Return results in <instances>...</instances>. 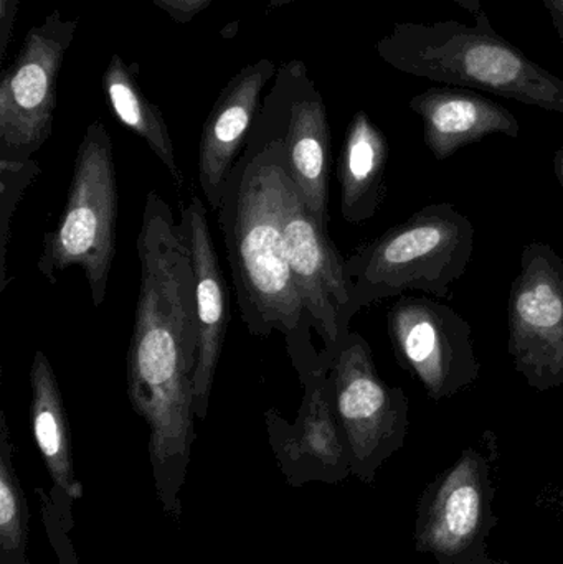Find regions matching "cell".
<instances>
[{
	"mask_svg": "<svg viewBox=\"0 0 563 564\" xmlns=\"http://www.w3.org/2000/svg\"><path fill=\"white\" fill-rule=\"evenodd\" d=\"M393 354L433 401L448 400L481 373L473 330L459 312L419 295H400L387 314Z\"/></svg>",
	"mask_w": 563,
	"mask_h": 564,
	"instance_id": "cell-10",
	"label": "cell"
},
{
	"mask_svg": "<svg viewBox=\"0 0 563 564\" xmlns=\"http://www.w3.org/2000/svg\"><path fill=\"white\" fill-rule=\"evenodd\" d=\"M260 111L273 122L284 142L291 177L311 217L329 231L331 128L327 109L306 63L278 65L273 86Z\"/></svg>",
	"mask_w": 563,
	"mask_h": 564,
	"instance_id": "cell-11",
	"label": "cell"
},
{
	"mask_svg": "<svg viewBox=\"0 0 563 564\" xmlns=\"http://www.w3.org/2000/svg\"><path fill=\"white\" fill-rule=\"evenodd\" d=\"M495 449L469 446L426 484L416 503L415 550L439 564H498L488 539L498 525L491 479Z\"/></svg>",
	"mask_w": 563,
	"mask_h": 564,
	"instance_id": "cell-6",
	"label": "cell"
},
{
	"mask_svg": "<svg viewBox=\"0 0 563 564\" xmlns=\"http://www.w3.org/2000/svg\"><path fill=\"white\" fill-rule=\"evenodd\" d=\"M0 542L6 553L25 552L26 507L13 467L6 413L0 414Z\"/></svg>",
	"mask_w": 563,
	"mask_h": 564,
	"instance_id": "cell-20",
	"label": "cell"
},
{
	"mask_svg": "<svg viewBox=\"0 0 563 564\" xmlns=\"http://www.w3.org/2000/svg\"><path fill=\"white\" fill-rule=\"evenodd\" d=\"M79 19L53 10L26 32L0 82V161L26 162L53 132L58 75Z\"/></svg>",
	"mask_w": 563,
	"mask_h": 564,
	"instance_id": "cell-8",
	"label": "cell"
},
{
	"mask_svg": "<svg viewBox=\"0 0 563 564\" xmlns=\"http://www.w3.org/2000/svg\"><path fill=\"white\" fill-rule=\"evenodd\" d=\"M214 0H152L158 9L167 13L174 22L181 25L191 23L198 13L204 12Z\"/></svg>",
	"mask_w": 563,
	"mask_h": 564,
	"instance_id": "cell-22",
	"label": "cell"
},
{
	"mask_svg": "<svg viewBox=\"0 0 563 564\" xmlns=\"http://www.w3.org/2000/svg\"><path fill=\"white\" fill-rule=\"evenodd\" d=\"M334 410L346 437L353 476L373 484L380 467L402 449L409 434V398L390 387L373 364L366 338L350 332L329 370Z\"/></svg>",
	"mask_w": 563,
	"mask_h": 564,
	"instance_id": "cell-7",
	"label": "cell"
},
{
	"mask_svg": "<svg viewBox=\"0 0 563 564\" xmlns=\"http://www.w3.org/2000/svg\"><path fill=\"white\" fill-rule=\"evenodd\" d=\"M300 2V0H270L268 10L278 9V7L290 6V3Z\"/></svg>",
	"mask_w": 563,
	"mask_h": 564,
	"instance_id": "cell-27",
	"label": "cell"
},
{
	"mask_svg": "<svg viewBox=\"0 0 563 564\" xmlns=\"http://www.w3.org/2000/svg\"><path fill=\"white\" fill-rule=\"evenodd\" d=\"M141 263L128 350V398L149 427V453L162 490L184 479L194 433L197 302L191 250L167 202L151 191L138 237Z\"/></svg>",
	"mask_w": 563,
	"mask_h": 564,
	"instance_id": "cell-1",
	"label": "cell"
},
{
	"mask_svg": "<svg viewBox=\"0 0 563 564\" xmlns=\"http://www.w3.org/2000/svg\"><path fill=\"white\" fill-rule=\"evenodd\" d=\"M389 155L386 134L366 111H357L347 126L339 155L340 214L347 224L376 217L387 195Z\"/></svg>",
	"mask_w": 563,
	"mask_h": 564,
	"instance_id": "cell-17",
	"label": "cell"
},
{
	"mask_svg": "<svg viewBox=\"0 0 563 564\" xmlns=\"http://www.w3.org/2000/svg\"><path fill=\"white\" fill-rule=\"evenodd\" d=\"M40 175L39 162H6L0 161V292L9 284L7 276V251H9L10 225L13 214L22 200L26 188Z\"/></svg>",
	"mask_w": 563,
	"mask_h": 564,
	"instance_id": "cell-21",
	"label": "cell"
},
{
	"mask_svg": "<svg viewBox=\"0 0 563 564\" xmlns=\"http://www.w3.org/2000/svg\"><path fill=\"white\" fill-rule=\"evenodd\" d=\"M102 91L116 119L138 134L155 158L165 165L177 192H184L185 177L175 158L174 142L161 108L155 106L139 86L136 69L115 53L102 73Z\"/></svg>",
	"mask_w": 563,
	"mask_h": 564,
	"instance_id": "cell-19",
	"label": "cell"
},
{
	"mask_svg": "<svg viewBox=\"0 0 563 564\" xmlns=\"http://www.w3.org/2000/svg\"><path fill=\"white\" fill-rule=\"evenodd\" d=\"M178 224L191 250L197 302L198 355L194 375V413L198 420H205L230 322V294L218 263L204 202L194 195L188 204L182 202L178 205Z\"/></svg>",
	"mask_w": 563,
	"mask_h": 564,
	"instance_id": "cell-15",
	"label": "cell"
},
{
	"mask_svg": "<svg viewBox=\"0 0 563 564\" xmlns=\"http://www.w3.org/2000/svg\"><path fill=\"white\" fill-rule=\"evenodd\" d=\"M278 65L261 58L243 66L227 83L212 106L198 142V184L212 210H220L225 185L264 98V88L277 76Z\"/></svg>",
	"mask_w": 563,
	"mask_h": 564,
	"instance_id": "cell-14",
	"label": "cell"
},
{
	"mask_svg": "<svg viewBox=\"0 0 563 564\" xmlns=\"http://www.w3.org/2000/svg\"><path fill=\"white\" fill-rule=\"evenodd\" d=\"M475 227L452 204L436 202L357 248L346 260L350 315L407 291L448 297L472 263Z\"/></svg>",
	"mask_w": 563,
	"mask_h": 564,
	"instance_id": "cell-4",
	"label": "cell"
},
{
	"mask_svg": "<svg viewBox=\"0 0 563 564\" xmlns=\"http://www.w3.org/2000/svg\"><path fill=\"white\" fill-rule=\"evenodd\" d=\"M119 194L112 141L101 121L91 122L76 151L72 182L58 224L43 238L40 274L56 284L59 274L78 267L85 273L93 305L101 307L116 254Z\"/></svg>",
	"mask_w": 563,
	"mask_h": 564,
	"instance_id": "cell-5",
	"label": "cell"
},
{
	"mask_svg": "<svg viewBox=\"0 0 563 564\" xmlns=\"http://www.w3.org/2000/svg\"><path fill=\"white\" fill-rule=\"evenodd\" d=\"M283 224L294 284L314 332L323 340L324 367L331 370L349 337L353 321L346 260L331 240L329 231L323 230L311 217L291 172L284 195Z\"/></svg>",
	"mask_w": 563,
	"mask_h": 564,
	"instance_id": "cell-12",
	"label": "cell"
},
{
	"mask_svg": "<svg viewBox=\"0 0 563 564\" xmlns=\"http://www.w3.org/2000/svg\"><path fill=\"white\" fill-rule=\"evenodd\" d=\"M539 2L545 7L549 15H551L552 23H554L563 43V0H539Z\"/></svg>",
	"mask_w": 563,
	"mask_h": 564,
	"instance_id": "cell-24",
	"label": "cell"
},
{
	"mask_svg": "<svg viewBox=\"0 0 563 564\" xmlns=\"http://www.w3.org/2000/svg\"><path fill=\"white\" fill-rule=\"evenodd\" d=\"M508 350L535 391L563 387V260L551 245L531 241L508 302Z\"/></svg>",
	"mask_w": 563,
	"mask_h": 564,
	"instance_id": "cell-9",
	"label": "cell"
},
{
	"mask_svg": "<svg viewBox=\"0 0 563 564\" xmlns=\"http://www.w3.org/2000/svg\"><path fill=\"white\" fill-rule=\"evenodd\" d=\"M30 420L36 447L45 460L53 482L69 499L83 497V486L75 477L72 459V441L65 403L55 371L42 350L33 355L30 367Z\"/></svg>",
	"mask_w": 563,
	"mask_h": 564,
	"instance_id": "cell-18",
	"label": "cell"
},
{
	"mask_svg": "<svg viewBox=\"0 0 563 564\" xmlns=\"http://www.w3.org/2000/svg\"><path fill=\"white\" fill-rule=\"evenodd\" d=\"M554 174L559 184H561L563 188V145L562 148H559L554 154Z\"/></svg>",
	"mask_w": 563,
	"mask_h": 564,
	"instance_id": "cell-25",
	"label": "cell"
},
{
	"mask_svg": "<svg viewBox=\"0 0 563 564\" xmlns=\"http://www.w3.org/2000/svg\"><path fill=\"white\" fill-rule=\"evenodd\" d=\"M288 178L283 139L273 122L258 111L247 145L225 185L218 225L248 332L261 338L273 332L283 335L301 380L327 368L314 345L313 322L288 260L283 224Z\"/></svg>",
	"mask_w": 563,
	"mask_h": 564,
	"instance_id": "cell-2",
	"label": "cell"
},
{
	"mask_svg": "<svg viewBox=\"0 0 563 564\" xmlns=\"http://www.w3.org/2000/svg\"><path fill=\"white\" fill-rule=\"evenodd\" d=\"M456 2L462 3L466 9L473 10V13L481 12V0H456Z\"/></svg>",
	"mask_w": 563,
	"mask_h": 564,
	"instance_id": "cell-26",
	"label": "cell"
},
{
	"mask_svg": "<svg viewBox=\"0 0 563 564\" xmlns=\"http://www.w3.org/2000/svg\"><path fill=\"white\" fill-rule=\"evenodd\" d=\"M20 0H0V62L6 58L15 29Z\"/></svg>",
	"mask_w": 563,
	"mask_h": 564,
	"instance_id": "cell-23",
	"label": "cell"
},
{
	"mask_svg": "<svg viewBox=\"0 0 563 564\" xmlns=\"http://www.w3.org/2000/svg\"><path fill=\"white\" fill-rule=\"evenodd\" d=\"M410 109L422 119L423 141L436 161H446L488 135H521V124L509 109L459 86L425 89L410 99Z\"/></svg>",
	"mask_w": 563,
	"mask_h": 564,
	"instance_id": "cell-16",
	"label": "cell"
},
{
	"mask_svg": "<svg viewBox=\"0 0 563 564\" xmlns=\"http://www.w3.org/2000/svg\"><path fill=\"white\" fill-rule=\"evenodd\" d=\"M475 19V25L456 20L396 23L392 32L377 42V55L405 75L495 93L563 115L561 76L499 35L485 10Z\"/></svg>",
	"mask_w": 563,
	"mask_h": 564,
	"instance_id": "cell-3",
	"label": "cell"
},
{
	"mask_svg": "<svg viewBox=\"0 0 563 564\" xmlns=\"http://www.w3.org/2000/svg\"><path fill=\"white\" fill-rule=\"evenodd\" d=\"M303 400L290 423L280 411L264 413L268 440L291 486L311 480L337 484L353 474L346 437L334 410L329 371L301 378Z\"/></svg>",
	"mask_w": 563,
	"mask_h": 564,
	"instance_id": "cell-13",
	"label": "cell"
}]
</instances>
